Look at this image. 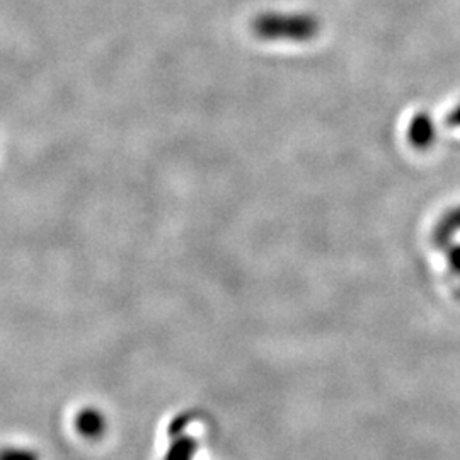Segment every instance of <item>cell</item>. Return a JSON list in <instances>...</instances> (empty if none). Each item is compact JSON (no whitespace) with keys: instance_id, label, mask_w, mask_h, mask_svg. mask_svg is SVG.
Segmentation results:
<instances>
[{"instance_id":"6da1fadb","label":"cell","mask_w":460,"mask_h":460,"mask_svg":"<svg viewBox=\"0 0 460 460\" xmlns=\"http://www.w3.org/2000/svg\"><path fill=\"white\" fill-rule=\"evenodd\" d=\"M256 33L268 40H307L311 38L317 22L307 16H263L254 24Z\"/></svg>"},{"instance_id":"7a4b0ae2","label":"cell","mask_w":460,"mask_h":460,"mask_svg":"<svg viewBox=\"0 0 460 460\" xmlns=\"http://www.w3.org/2000/svg\"><path fill=\"white\" fill-rule=\"evenodd\" d=\"M435 138V125L433 119L425 113L412 118L410 125V140L416 148H427L433 144Z\"/></svg>"},{"instance_id":"3957f363","label":"cell","mask_w":460,"mask_h":460,"mask_svg":"<svg viewBox=\"0 0 460 460\" xmlns=\"http://www.w3.org/2000/svg\"><path fill=\"white\" fill-rule=\"evenodd\" d=\"M460 232V207L457 208H454V210H450L448 214H445L440 220H438V224H437V227H435V232H433V239H435V243L437 244H440V246H445L456 234H459Z\"/></svg>"},{"instance_id":"277c9868","label":"cell","mask_w":460,"mask_h":460,"mask_svg":"<svg viewBox=\"0 0 460 460\" xmlns=\"http://www.w3.org/2000/svg\"><path fill=\"white\" fill-rule=\"evenodd\" d=\"M447 260H448V266L450 270L457 275L460 279V244L452 246L447 252Z\"/></svg>"},{"instance_id":"5b68a950","label":"cell","mask_w":460,"mask_h":460,"mask_svg":"<svg viewBox=\"0 0 460 460\" xmlns=\"http://www.w3.org/2000/svg\"><path fill=\"white\" fill-rule=\"evenodd\" d=\"M448 123H450L452 127H459L460 128V104L459 106H456L454 111L448 116Z\"/></svg>"}]
</instances>
